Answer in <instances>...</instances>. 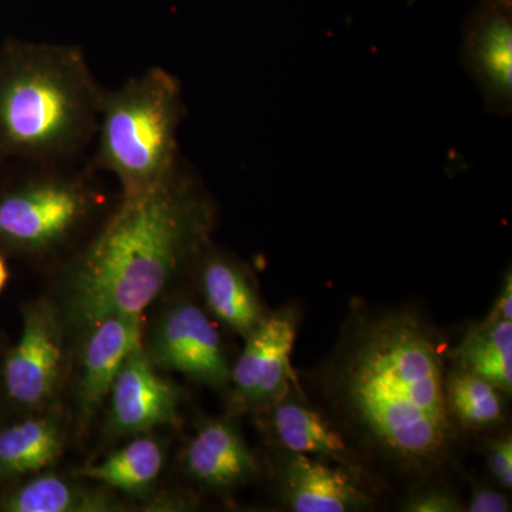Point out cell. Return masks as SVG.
Returning a JSON list of instances; mask_svg holds the SVG:
<instances>
[{"label":"cell","mask_w":512,"mask_h":512,"mask_svg":"<svg viewBox=\"0 0 512 512\" xmlns=\"http://www.w3.org/2000/svg\"><path fill=\"white\" fill-rule=\"evenodd\" d=\"M185 467L197 483L211 490H232L259 474V461L231 420L202 424L184 456Z\"/></svg>","instance_id":"13"},{"label":"cell","mask_w":512,"mask_h":512,"mask_svg":"<svg viewBox=\"0 0 512 512\" xmlns=\"http://www.w3.org/2000/svg\"><path fill=\"white\" fill-rule=\"evenodd\" d=\"M144 350L156 367L174 370L215 390L229 387L231 367L220 332L195 303L181 301L167 308Z\"/></svg>","instance_id":"7"},{"label":"cell","mask_w":512,"mask_h":512,"mask_svg":"<svg viewBox=\"0 0 512 512\" xmlns=\"http://www.w3.org/2000/svg\"><path fill=\"white\" fill-rule=\"evenodd\" d=\"M281 494L296 512L369 510L372 498L352 468L306 454L288 453L282 468Z\"/></svg>","instance_id":"11"},{"label":"cell","mask_w":512,"mask_h":512,"mask_svg":"<svg viewBox=\"0 0 512 512\" xmlns=\"http://www.w3.org/2000/svg\"><path fill=\"white\" fill-rule=\"evenodd\" d=\"M185 114L180 80L161 66L104 89L90 165L113 175L121 194L153 187L183 160L178 131Z\"/></svg>","instance_id":"4"},{"label":"cell","mask_w":512,"mask_h":512,"mask_svg":"<svg viewBox=\"0 0 512 512\" xmlns=\"http://www.w3.org/2000/svg\"><path fill=\"white\" fill-rule=\"evenodd\" d=\"M494 384L466 370L446 377V402L451 419L468 430H485L504 419V402Z\"/></svg>","instance_id":"20"},{"label":"cell","mask_w":512,"mask_h":512,"mask_svg":"<svg viewBox=\"0 0 512 512\" xmlns=\"http://www.w3.org/2000/svg\"><path fill=\"white\" fill-rule=\"evenodd\" d=\"M463 63L485 106L510 116L512 106V12L481 0L464 23Z\"/></svg>","instance_id":"10"},{"label":"cell","mask_w":512,"mask_h":512,"mask_svg":"<svg viewBox=\"0 0 512 512\" xmlns=\"http://www.w3.org/2000/svg\"><path fill=\"white\" fill-rule=\"evenodd\" d=\"M487 464L491 476L505 490L512 487V439L511 434L491 440L487 447Z\"/></svg>","instance_id":"22"},{"label":"cell","mask_w":512,"mask_h":512,"mask_svg":"<svg viewBox=\"0 0 512 512\" xmlns=\"http://www.w3.org/2000/svg\"><path fill=\"white\" fill-rule=\"evenodd\" d=\"M215 222V202L184 158L153 187L120 194L64 264L60 286L67 320L86 330L109 316H143L197 264Z\"/></svg>","instance_id":"2"},{"label":"cell","mask_w":512,"mask_h":512,"mask_svg":"<svg viewBox=\"0 0 512 512\" xmlns=\"http://www.w3.org/2000/svg\"><path fill=\"white\" fill-rule=\"evenodd\" d=\"M9 272L8 266H6L5 261H3L2 256H0V292L5 288L6 282H8Z\"/></svg>","instance_id":"25"},{"label":"cell","mask_w":512,"mask_h":512,"mask_svg":"<svg viewBox=\"0 0 512 512\" xmlns=\"http://www.w3.org/2000/svg\"><path fill=\"white\" fill-rule=\"evenodd\" d=\"M510 501L504 494L493 488L477 487L471 494L470 503L464 511L468 512H507L510 511Z\"/></svg>","instance_id":"23"},{"label":"cell","mask_w":512,"mask_h":512,"mask_svg":"<svg viewBox=\"0 0 512 512\" xmlns=\"http://www.w3.org/2000/svg\"><path fill=\"white\" fill-rule=\"evenodd\" d=\"M109 396V427L116 436H140L178 419L180 390L158 375L143 345L128 356Z\"/></svg>","instance_id":"9"},{"label":"cell","mask_w":512,"mask_h":512,"mask_svg":"<svg viewBox=\"0 0 512 512\" xmlns=\"http://www.w3.org/2000/svg\"><path fill=\"white\" fill-rule=\"evenodd\" d=\"M488 319L493 320H511L512 322V276L511 269H508L504 276L503 285L500 292L491 306L487 315Z\"/></svg>","instance_id":"24"},{"label":"cell","mask_w":512,"mask_h":512,"mask_svg":"<svg viewBox=\"0 0 512 512\" xmlns=\"http://www.w3.org/2000/svg\"><path fill=\"white\" fill-rule=\"evenodd\" d=\"M403 511L407 512H457L464 511L456 494L446 488L431 487L417 491L404 501Z\"/></svg>","instance_id":"21"},{"label":"cell","mask_w":512,"mask_h":512,"mask_svg":"<svg viewBox=\"0 0 512 512\" xmlns=\"http://www.w3.org/2000/svg\"><path fill=\"white\" fill-rule=\"evenodd\" d=\"M488 5H493L495 8H500L512 12V0H483Z\"/></svg>","instance_id":"26"},{"label":"cell","mask_w":512,"mask_h":512,"mask_svg":"<svg viewBox=\"0 0 512 512\" xmlns=\"http://www.w3.org/2000/svg\"><path fill=\"white\" fill-rule=\"evenodd\" d=\"M163 446L140 434L99 464L77 470L76 476L130 495L146 494L157 483L164 467Z\"/></svg>","instance_id":"16"},{"label":"cell","mask_w":512,"mask_h":512,"mask_svg":"<svg viewBox=\"0 0 512 512\" xmlns=\"http://www.w3.org/2000/svg\"><path fill=\"white\" fill-rule=\"evenodd\" d=\"M453 359L458 369L473 373L510 396L512 392V322L485 318L468 330Z\"/></svg>","instance_id":"17"},{"label":"cell","mask_w":512,"mask_h":512,"mask_svg":"<svg viewBox=\"0 0 512 512\" xmlns=\"http://www.w3.org/2000/svg\"><path fill=\"white\" fill-rule=\"evenodd\" d=\"M63 372L60 315L49 302L39 303L26 312L18 345L6 360V390L16 403L42 406L55 397Z\"/></svg>","instance_id":"8"},{"label":"cell","mask_w":512,"mask_h":512,"mask_svg":"<svg viewBox=\"0 0 512 512\" xmlns=\"http://www.w3.org/2000/svg\"><path fill=\"white\" fill-rule=\"evenodd\" d=\"M3 507L10 512H104L117 510V503L104 491L43 474L16 490Z\"/></svg>","instance_id":"19"},{"label":"cell","mask_w":512,"mask_h":512,"mask_svg":"<svg viewBox=\"0 0 512 512\" xmlns=\"http://www.w3.org/2000/svg\"><path fill=\"white\" fill-rule=\"evenodd\" d=\"M63 434L53 419H29L0 433V473L26 476L55 464L62 454Z\"/></svg>","instance_id":"18"},{"label":"cell","mask_w":512,"mask_h":512,"mask_svg":"<svg viewBox=\"0 0 512 512\" xmlns=\"http://www.w3.org/2000/svg\"><path fill=\"white\" fill-rule=\"evenodd\" d=\"M265 412L269 413L272 436L286 453L306 454L355 468V453L345 436L308 404L296 402L286 394Z\"/></svg>","instance_id":"15"},{"label":"cell","mask_w":512,"mask_h":512,"mask_svg":"<svg viewBox=\"0 0 512 512\" xmlns=\"http://www.w3.org/2000/svg\"><path fill=\"white\" fill-rule=\"evenodd\" d=\"M33 165L35 173L0 192V241L46 261L72 256L110 212L97 171L90 164Z\"/></svg>","instance_id":"5"},{"label":"cell","mask_w":512,"mask_h":512,"mask_svg":"<svg viewBox=\"0 0 512 512\" xmlns=\"http://www.w3.org/2000/svg\"><path fill=\"white\" fill-rule=\"evenodd\" d=\"M103 92L80 47H12L0 64V146L32 164L79 163Z\"/></svg>","instance_id":"3"},{"label":"cell","mask_w":512,"mask_h":512,"mask_svg":"<svg viewBox=\"0 0 512 512\" xmlns=\"http://www.w3.org/2000/svg\"><path fill=\"white\" fill-rule=\"evenodd\" d=\"M197 266L207 308L225 326L247 338L266 313L245 266L211 244L202 252Z\"/></svg>","instance_id":"14"},{"label":"cell","mask_w":512,"mask_h":512,"mask_svg":"<svg viewBox=\"0 0 512 512\" xmlns=\"http://www.w3.org/2000/svg\"><path fill=\"white\" fill-rule=\"evenodd\" d=\"M298 311L288 306L264 316L249 333L231 369L232 403L239 410L265 412L291 392V356L298 333Z\"/></svg>","instance_id":"6"},{"label":"cell","mask_w":512,"mask_h":512,"mask_svg":"<svg viewBox=\"0 0 512 512\" xmlns=\"http://www.w3.org/2000/svg\"><path fill=\"white\" fill-rule=\"evenodd\" d=\"M441 353L420 313L357 309L323 370V393L349 434L404 476H429L453 451Z\"/></svg>","instance_id":"1"},{"label":"cell","mask_w":512,"mask_h":512,"mask_svg":"<svg viewBox=\"0 0 512 512\" xmlns=\"http://www.w3.org/2000/svg\"><path fill=\"white\" fill-rule=\"evenodd\" d=\"M77 399L84 414L109 396L128 356L143 345V316L114 315L84 330Z\"/></svg>","instance_id":"12"}]
</instances>
